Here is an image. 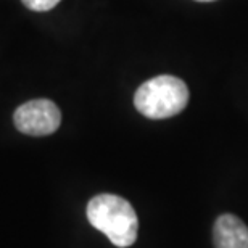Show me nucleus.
Here are the masks:
<instances>
[{
	"label": "nucleus",
	"instance_id": "nucleus-4",
	"mask_svg": "<svg viewBox=\"0 0 248 248\" xmlns=\"http://www.w3.org/2000/svg\"><path fill=\"white\" fill-rule=\"evenodd\" d=\"M216 248H248V227L234 215H222L213 227Z\"/></svg>",
	"mask_w": 248,
	"mask_h": 248
},
{
	"label": "nucleus",
	"instance_id": "nucleus-3",
	"mask_svg": "<svg viewBox=\"0 0 248 248\" xmlns=\"http://www.w3.org/2000/svg\"><path fill=\"white\" fill-rule=\"evenodd\" d=\"M13 121L19 132L41 137L53 134L60 127L62 113L53 102L47 98H37L18 107Z\"/></svg>",
	"mask_w": 248,
	"mask_h": 248
},
{
	"label": "nucleus",
	"instance_id": "nucleus-5",
	"mask_svg": "<svg viewBox=\"0 0 248 248\" xmlns=\"http://www.w3.org/2000/svg\"><path fill=\"white\" fill-rule=\"evenodd\" d=\"M21 2L32 12H48L55 8L62 0H21Z\"/></svg>",
	"mask_w": 248,
	"mask_h": 248
},
{
	"label": "nucleus",
	"instance_id": "nucleus-1",
	"mask_svg": "<svg viewBox=\"0 0 248 248\" xmlns=\"http://www.w3.org/2000/svg\"><path fill=\"white\" fill-rule=\"evenodd\" d=\"M87 219L120 248L131 247L137 239V215L131 203L123 197L111 193L93 197L87 205Z\"/></svg>",
	"mask_w": 248,
	"mask_h": 248
},
{
	"label": "nucleus",
	"instance_id": "nucleus-2",
	"mask_svg": "<svg viewBox=\"0 0 248 248\" xmlns=\"http://www.w3.org/2000/svg\"><path fill=\"white\" fill-rule=\"evenodd\" d=\"M188 103V89L182 79L170 74L155 76L143 82L134 95L137 111L150 120L176 116Z\"/></svg>",
	"mask_w": 248,
	"mask_h": 248
},
{
	"label": "nucleus",
	"instance_id": "nucleus-6",
	"mask_svg": "<svg viewBox=\"0 0 248 248\" xmlns=\"http://www.w3.org/2000/svg\"><path fill=\"white\" fill-rule=\"evenodd\" d=\"M197 2H215V0H197Z\"/></svg>",
	"mask_w": 248,
	"mask_h": 248
}]
</instances>
